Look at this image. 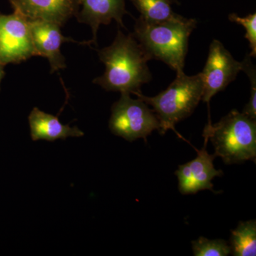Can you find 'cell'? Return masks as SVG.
<instances>
[{"instance_id": "obj_1", "label": "cell", "mask_w": 256, "mask_h": 256, "mask_svg": "<svg viewBox=\"0 0 256 256\" xmlns=\"http://www.w3.org/2000/svg\"><path fill=\"white\" fill-rule=\"evenodd\" d=\"M98 54L106 70L92 82L108 92L136 96L143 84L151 80L148 66L151 58L133 34L119 30L112 44L98 50Z\"/></svg>"}, {"instance_id": "obj_2", "label": "cell", "mask_w": 256, "mask_h": 256, "mask_svg": "<svg viewBox=\"0 0 256 256\" xmlns=\"http://www.w3.org/2000/svg\"><path fill=\"white\" fill-rule=\"evenodd\" d=\"M196 20L178 14L162 22H146L140 18L134 25L133 36L151 60H160L182 73L190 35L196 26Z\"/></svg>"}, {"instance_id": "obj_3", "label": "cell", "mask_w": 256, "mask_h": 256, "mask_svg": "<svg viewBox=\"0 0 256 256\" xmlns=\"http://www.w3.org/2000/svg\"><path fill=\"white\" fill-rule=\"evenodd\" d=\"M227 164H238L248 160L256 162V120L244 112L233 110L214 124L208 119L203 132Z\"/></svg>"}, {"instance_id": "obj_4", "label": "cell", "mask_w": 256, "mask_h": 256, "mask_svg": "<svg viewBox=\"0 0 256 256\" xmlns=\"http://www.w3.org/2000/svg\"><path fill=\"white\" fill-rule=\"evenodd\" d=\"M203 95V82L201 74L188 76L184 72L176 74L174 82L156 96L148 97L142 92L137 97L151 106L160 122L159 132L175 131V126L190 117L200 104Z\"/></svg>"}, {"instance_id": "obj_5", "label": "cell", "mask_w": 256, "mask_h": 256, "mask_svg": "<svg viewBox=\"0 0 256 256\" xmlns=\"http://www.w3.org/2000/svg\"><path fill=\"white\" fill-rule=\"evenodd\" d=\"M156 114L142 99H133L130 94H121L111 108L109 128L116 136L132 142L146 140L153 131L160 130Z\"/></svg>"}, {"instance_id": "obj_6", "label": "cell", "mask_w": 256, "mask_h": 256, "mask_svg": "<svg viewBox=\"0 0 256 256\" xmlns=\"http://www.w3.org/2000/svg\"><path fill=\"white\" fill-rule=\"evenodd\" d=\"M35 56L30 20L16 11L0 13V64H20Z\"/></svg>"}, {"instance_id": "obj_7", "label": "cell", "mask_w": 256, "mask_h": 256, "mask_svg": "<svg viewBox=\"0 0 256 256\" xmlns=\"http://www.w3.org/2000/svg\"><path fill=\"white\" fill-rule=\"evenodd\" d=\"M242 68V62L236 60L222 42L213 40L206 65L200 73L203 82L202 100L208 105L212 97L234 82Z\"/></svg>"}, {"instance_id": "obj_8", "label": "cell", "mask_w": 256, "mask_h": 256, "mask_svg": "<svg viewBox=\"0 0 256 256\" xmlns=\"http://www.w3.org/2000/svg\"><path fill=\"white\" fill-rule=\"evenodd\" d=\"M204 138V144L203 148L197 150L196 158L186 164L180 165L175 172L178 178V191L182 194H194L202 190L214 192L212 180L224 174L222 170L215 169L214 160L216 156L208 154L206 149L208 139Z\"/></svg>"}, {"instance_id": "obj_9", "label": "cell", "mask_w": 256, "mask_h": 256, "mask_svg": "<svg viewBox=\"0 0 256 256\" xmlns=\"http://www.w3.org/2000/svg\"><path fill=\"white\" fill-rule=\"evenodd\" d=\"M32 40L37 56L45 57L50 62V72L66 68V58L60 52V46L65 42L88 44V42H77L64 36L60 26L56 24L42 20H30Z\"/></svg>"}, {"instance_id": "obj_10", "label": "cell", "mask_w": 256, "mask_h": 256, "mask_svg": "<svg viewBox=\"0 0 256 256\" xmlns=\"http://www.w3.org/2000/svg\"><path fill=\"white\" fill-rule=\"evenodd\" d=\"M14 11L30 20H42L62 26L78 14L79 0H9Z\"/></svg>"}, {"instance_id": "obj_11", "label": "cell", "mask_w": 256, "mask_h": 256, "mask_svg": "<svg viewBox=\"0 0 256 256\" xmlns=\"http://www.w3.org/2000/svg\"><path fill=\"white\" fill-rule=\"evenodd\" d=\"M82 10L76 18L80 23L89 25L92 28V40L88 45L96 44L97 32L100 25L109 24L114 20L120 26L124 28L122 18L128 14L126 0H79Z\"/></svg>"}, {"instance_id": "obj_12", "label": "cell", "mask_w": 256, "mask_h": 256, "mask_svg": "<svg viewBox=\"0 0 256 256\" xmlns=\"http://www.w3.org/2000/svg\"><path fill=\"white\" fill-rule=\"evenodd\" d=\"M28 124L34 141L44 140L54 142L69 137H82L84 134L79 128L62 124L58 117L46 114L36 107L30 112Z\"/></svg>"}, {"instance_id": "obj_13", "label": "cell", "mask_w": 256, "mask_h": 256, "mask_svg": "<svg viewBox=\"0 0 256 256\" xmlns=\"http://www.w3.org/2000/svg\"><path fill=\"white\" fill-rule=\"evenodd\" d=\"M229 246L235 256L256 255V220L240 222L230 234Z\"/></svg>"}, {"instance_id": "obj_14", "label": "cell", "mask_w": 256, "mask_h": 256, "mask_svg": "<svg viewBox=\"0 0 256 256\" xmlns=\"http://www.w3.org/2000/svg\"><path fill=\"white\" fill-rule=\"evenodd\" d=\"M140 12V18L146 22L156 23L176 18L172 10L174 0H132Z\"/></svg>"}, {"instance_id": "obj_15", "label": "cell", "mask_w": 256, "mask_h": 256, "mask_svg": "<svg viewBox=\"0 0 256 256\" xmlns=\"http://www.w3.org/2000/svg\"><path fill=\"white\" fill-rule=\"evenodd\" d=\"M192 246L195 256H227L230 254V246L222 239L210 240L201 236L192 242Z\"/></svg>"}, {"instance_id": "obj_16", "label": "cell", "mask_w": 256, "mask_h": 256, "mask_svg": "<svg viewBox=\"0 0 256 256\" xmlns=\"http://www.w3.org/2000/svg\"><path fill=\"white\" fill-rule=\"evenodd\" d=\"M250 58L252 57L248 54L242 62V70L247 74L250 82V99L242 112L248 117L256 120V70Z\"/></svg>"}, {"instance_id": "obj_17", "label": "cell", "mask_w": 256, "mask_h": 256, "mask_svg": "<svg viewBox=\"0 0 256 256\" xmlns=\"http://www.w3.org/2000/svg\"><path fill=\"white\" fill-rule=\"evenodd\" d=\"M228 18L230 21L242 25L246 30V38H247L250 44V55L252 58L256 56V14H249L248 16H239L238 14L233 13L229 14Z\"/></svg>"}, {"instance_id": "obj_18", "label": "cell", "mask_w": 256, "mask_h": 256, "mask_svg": "<svg viewBox=\"0 0 256 256\" xmlns=\"http://www.w3.org/2000/svg\"><path fill=\"white\" fill-rule=\"evenodd\" d=\"M4 68V66H3L2 64H0V84H1L2 80V79L4 78L5 75Z\"/></svg>"}]
</instances>
